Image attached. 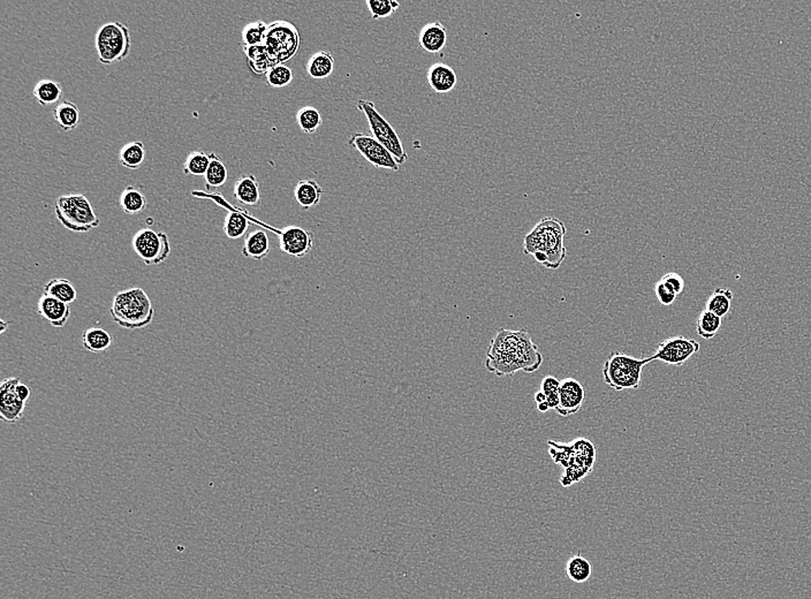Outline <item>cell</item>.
<instances>
[{
    "label": "cell",
    "mask_w": 811,
    "mask_h": 599,
    "mask_svg": "<svg viewBox=\"0 0 811 599\" xmlns=\"http://www.w3.org/2000/svg\"><path fill=\"white\" fill-rule=\"evenodd\" d=\"M0 325H1V328H0V333H4V332L6 331L7 328H8V323H6L5 321H1Z\"/></svg>",
    "instance_id": "46"
},
{
    "label": "cell",
    "mask_w": 811,
    "mask_h": 599,
    "mask_svg": "<svg viewBox=\"0 0 811 599\" xmlns=\"http://www.w3.org/2000/svg\"><path fill=\"white\" fill-rule=\"evenodd\" d=\"M250 223L246 215L236 211H230L225 218L224 233L231 240H238L246 235Z\"/></svg>",
    "instance_id": "33"
},
{
    "label": "cell",
    "mask_w": 811,
    "mask_h": 599,
    "mask_svg": "<svg viewBox=\"0 0 811 599\" xmlns=\"http://www.w3.org/2000/svg\"><path fill=\"white\" fill-rule=\"evenodd\" d=\"M419 42L423 50L429 54H438L448 43V29L442 22H430L421 29Z\"/></svg>",
    "instance_id": "18"
},
{
    "label": "cell",
    "mask_w": 811,
    "mask_h": 599,
    "mask_svg": "<svg viewBox=\"0 0 811 599\" xmlns=\"http://www.w3.org/2000/svg\"><path fill=\"white\" fill-rule=\"evenodd\" d=\"M37 314L54 328H64L71 317L72 310L69 304L44 293L38 300Z\"/></svg>",
    "instance_id": "16"
},
{
    "label": "cell",
    "mask_w": 811,
    "mask_h": 599,
    "mask_svg": "<svg viewBox=\"0 0 811 599\" xmlns=\"http://www.w3.org/2000/svg\"><path fill=\"white\" fill-rule=\"evenodd\" d=\"M307 73L311 78L323 80L329 78L334 71V58L329 51H320L313 54L307 64Z\"/></svg>",
    "instance_id": "24"
},
{
    "label": "cell",
    "mask_w": 811,
    "mask_h": 599,
    "mask_svg": "<svg viewBox=\"0 0 811 599\" xmlns=\"http://www.w3.org/2000/svg\"><path fill=\"white\" fill-rule=\"evenodd\" d=\"M721 328V319L718 316L708 312V310H703L699 314V319H697L696 330L699 337L710 340L712 338H715L716 334L718 333L719 328Z\"/></svg>",
    "instance_id": "36"
},
{
    "label": "cell",
    "mask_w": 811,
    "mask_h": 599,
    "mask_svg": "<svg viewBox=\"0 0 811 599\" xmlns=\"http://www.w3.org/2000/svg\"><path fill=\"white\" fill-rule=\"evenodd\" d=\"M119 203L127 215H139L144 213L148 206V201L144 194L134 186L124 188L119 197Z\"/></svg>",
    "instance_id": "26"
},
{
    "label": "cell",
    "mask_w": 811,
    "mask_h": 599,
    "mask_svg": "<svg viewBox=\"0 0 811 599\" xmlns=\"http://www.w3.org/2000/svg\"><path fill=\"white\" fill-rule=\"evenodd\" d=\"M585 400V387L581 383L574 378H565L560 381L559 405L554 410L564 417L573 415L581 409Z\"/></svg>",
    "instance_id": "15"
},
{
    "label": "cell",
    "mask_w": 811,
    "mask_h": 599,
    "mask_svg": "<svg viewBox=\"0 0 811 599\" xmlns=\"http://www.w3.org/2000/svg\"><path fill=\"white\" fill-rule=\"evenodd\" d=\"M53 117L62 131H74L81 122V112L78 105L71 100L60 102L53 109Z\"/></svg>",
    "instance_id": "22"
},
{
    "label": "cell",
    "mask_w": 811,
    "mask_h": 599,
    "mask_svg": "<svg viewBox=\"0 0 811 599\" xmlns=\"http://www.w3.org/2000/svg\"><path fill=\"white\" fill-rule=\"evenodd\" d=\"M349 147L358 150L364 160L377 169H386L390 171H399V165L389 150L380 144L373 135L364 131H358L351 135Z\"/></svg>",
    "instance_id": "11"
},
{
    "label": "cell",
    "mask_w": 811,
    "mask_h": 599,
    "mask_svg": "<svg viewBox=\"0 0 811 599\" xmlns=\"http://www.w3.org/2000/svg\"><path fill=\"white\" fill-rule=\"evenodd\" d=\"M133 249L146 266H159L171 254V244L164 232H156L151 228H142L134 235Z\"/></svg>",
    "instance_id": "10"
},
{
    "label": "cell",
    "mask_w": 811,
    "mask_h": 599,
    "mask_svg": "<svg viewBox=\"0 0 811 599\" xmlns=\"http://www.w3.org/2000/svg\"><path fill=\"white\" fill-rule=\"evenodd\" d=\"M267 85L272 88H284L291 85L294 78L292 69H289L288 66L285 64H280V65L272 66L267 74Z\"/></svg>",
    "instance_id": "38"
},
{
    "label": "cell",
    "mask_w": 811,
    "mask_h": 599,
    "mask_svg": "<svg viewBox=\"0 0 811 599\" xmlns=\"http://www.w3.org/2000/svg\"><path fill=\"white\" fill-rule=\"evenodd\" d=\"M267 25L264 21H255L243 28V47H258L264 43L267 36Z\"/></svg>",
    "instance_id": "37"
},
{
    "label": "cell",
    "mask_w": 811,
    "mask_h": 599,
    "mask_svg": "<svg viewBox=\"0 0 811 599\" xmlns=\"http://www.w3.org/2000/svg\"><path fill=\"white\" fill-rule=\"evenodd\" d=\"M227 179H228V170H227L225 162L216 153H211L210 165H209L208 171L204 175L206 189L210 191L212 188H219L224 186Z\"/></svg>",
    "instance_id": "31"
},
{
    "label": "cell",
    "mask_w": 811,
    "mask_h": 599,
    "mask_svg": "<svg viewBox=\"0 0 811 599\" xmlns=\"http://www.w3.org/2000/svg\"><path fill=\"white\" fill-rule=\"evenodd\" d=\"M428 85L437 94H448L457 87V76L454 69L445 64L437 63L426 73Z\"/></svg>",
    "instance_id": "17"
},
{
    "label": "cell",
    "mask_w": 811,
    "mask_h": 599,
    "mask_svg": "<svg viewBox=\"0 0 811 599\" xmlns=\"http://www.w3.org/2000/svg\"><path fill=\"white\" fill-rule=\"evenodd\" d=\"M560 381L554 376H547L543 378L541 384V391L547 396V403L550 409H556L559 405Z\"/></svg>",
    "instance_id": "40"
},
{
    "label": "cell",
    "mask_w": 811,
    "mask_h": 599,
    "mask_svg": "<svg viewBox=\"0 0 811 599\" xmlns=\"http://www.w3.org/2000/svg\"><path fill=\"white\" fill-rule=\"evenodd\" d=\"M543 355L525 330L499 328L489 346L485 367L498 377L513 376L518 372H537Z\"/></svg>",
    "instance_id": "1"
},
{
    "label": "cell",
    "mask_w": 811,
    "mask_h": 599,
    "mask_svg": "<svg viewBox=\"0 0 811 599\" xmlns=\"http://www.w3.org/2000/svg\"><path fill=\"white\" fill-rule=\"evenodd\" d=\"M98 60L103 65L122 61L131 52V32L122 22H109L102 25L96 34Z\"/></svg>",
    "instance_id": "8"
},
{
    "label": "cell",
    "mask_w": 811,
    "mask_h": 599,
    "mask_svg": "<svg viewBox=\"0 0 811 599\" xmlns=\"http://www.w3.org/2000/svg\"><path fill=\"white\" fill-rule=\"evenodd\" d=\"M323 188L318 182L313 179H303L296 184L294 189V197L298 206L303 209H310L313 206H320V200L323 196Z\"/></svg>",
    "instance_id": "20"
},
{
    "label": "cell",
    "mask_w": 811,
    "mask_h": 599,
    "mask_svg": "<svg viewBox=\"0 0 811 599\" xmlns=\"http://www.w3.org/2000/svg\"><path fill=\"white\" fill-rule=\"evenodd\" d=\"M270 239L267 232L263 230H256L247 235L243 248V255L247 259L261 261L270 254Z\"/></svg>",
    "instance_id": "21"
},
{
    "label": "cell",
    "mask_w": 811,
    "mask_h": 599,
    "mask_svg": "<svg viewBox=\"0 0 811 599\" xmlns=\"http://www.w3.org/2000/svg\"><path fill=\"white\" fill-rule=\"evenodd\" d=\"M234 197L240 203L258 206L261 202V191L255 175H243L236 180L234 184Z\"/></svg>",
    "instance_id": "19"
},
{
    "label": "cell",
    "mask_w": 811,
    "mask_h": 599,
    "mask_svg": "<svg viewBox=\"0 0 811 599\" xmlns=\"http://www.w3.org/2000/svg\"><path fill=\"white\" fill-rule=\"evenodd\" d=\"M243 52L246 54L249 69L256 75L267 74V71L272 67L270 59L267 56L264 45L258 47H243Z\"/></svg>",
    "instance_id": "32"
},
{
    "label": "cell",
    "mask_w": 811,
    "mask_h": 599,
    "mask_svg": "<svg viewBox=\"0 0 811 599\" xmlns=\"http://www.w3.org/2000/svg\"><path fill=\"white\" fill-rule=\"evenodd\" d=\"M146 149L141 141H133L124 144L119 153V160L126 169L139 170L144 165Z\"/></svg>",
    "instance_id": "27"
},
{
    "label": "cell",
    "mask_w": 811,
    "mask_h": 599,
    "mask_svg": "<svg viewBox=\"0 0 811 599\" xmlns=\"http://www.w3.org/2000/svg\"><path fill=\"white\" fill-rule=\"evenodd\" d=\"M82 343L91 353H104L112 346V334L102 328H89L82 333Z\"/></svg>",
    "instance_id": "23"
},
{
    "label": "cell",
    "mask_w": 811,
    "mask_h": 599,
    "mask_svg": "<svg viewBox=\"0 0 811 599\" xmlns=\"http://www.w3.org/2000/svg\"><path fill=\"white\" fill-rule=\"evenodd\" d=\"M535 401L537 403V405H539V403H547V396H544V393H543L541 390L537 391L536 394H535Z\"/></svg>",
    "instance_id": "44"
},
{
    "label": "cell",
    "mask_w": 811,
    "mask_h": 599,
    "mask_svg": "<svg viewBox=\"0 0 811 599\" xmlns=\"http://www.w3.org/2000/svg\"><path fill=\"white\" fill-rule=\"evenodd\" d=\"M368 10L373 20L386 19L393 16L400 4L395 0H368Z\"/></svg>",
    "instance_id": "39"
},
{
    "label": "cell",
    "mask_w": 811,
    "mask_h": 599,
    "mask_svg": "<svg viewBox=\"0 0 811 599\" xmlns=\"http://www.w3.org/2000/svg\"><path fill=\"white\" fill-rule=\"evenodd\" d=\"M54 213L60 224L75 233H88L100 224L91 201L82 194L58 197Z\"/></svg>",
    "instance_id": "6"
},
{
    "label": "cell",
    "mask_w": 811,
    "mask_h": 599,
    "mask_svg": "<svg viewBox=\"0 0 811 599\" xmlns=\"http://www.w3.org/2000/svg\"><path fill=\"white\" fill-rule=\"evenodd\" d=\"M110 314L119 326L135 331L153 323L155 308L144 288L133 287L117 293Z\"/></svg>",
    "instance_id": "4"
},
{
    "label": "cell",
    "mask_w": 811,
    "mask_h": 599,
    "mask_svg": "<svg viewBox=\"0 0 811 599\" xmlns=\"http://www.w3.org/2000/svg\"><path fill=\"white\" fill-rule=\"evenodd\" d=\"M35 98L42 107H49L56 104L62 100V87L59 82L52 81L49 78H44L38 81L33 91Z\"/></svg>",
    "instance_id": "25"
},
{
    "label": "cell",
    "mask_w": 811,
    "mask_h": 599,
    "mask_svg": "<svg viewBox=\"0 0 811 599\" xmlns=\"http://www.w3.org/2000/svg\"><path fill=\"white\" fill-rule=\"evenodd\" d=\"M660 280L663 281V284L667 286V287L670 288L672 292H675L677 295H680V294L684 292V280L678 273L670 272V273H666L665 275H663V278L660 279Z\"/></svg>",
    "instance_id": "42"
},
{
    "label": "cell",
    "mask_w": 811,
    "mask_h": 599,
    "mask_svg": "<svg viewBox=\"0 0 811 599\" xmlns=\"http://www.w3.org/2000/svg\"><path fill=\"white\" fill-rule=\"evenodd\" d=\"M701 345L699 341L688 339L684 336L668 338L663 340L657 347L656 353L653 354L655 360L666 364L681 367L684 362L695 354L699 353Z\"/></svg>",
    "instance_id": "12"
},
{
    "label": "cell",
    "mask_w": 811,
    "mask_h": 599,
    "mask_svg": "<svg viewBox=\"0 0 811 599\" xmlns=\"http://www.w3.org/2000/svg\"><path fill=\"white\" fill-rule=\"evenodd\" d=\"M549 454L556 465H563L565 473L560 478V484L565 487L581 481L594 469L596 449L587 438L580 437L568 444L547 441Z\"/></svg>",
    "instance_id": "3"
},
{
    "label": "cell",
    "mask_w": 811,
    "mask_h": 599,
    "mask_svg": "<svg viewBox=\"0 0 811 599\" xmlns=\"http://www.w3.org/2000/svg\"><path fill=\"white\" fill-rule=\"evenodd\" d=\"M567 228L559 219H542L523 240V251L536 262L551 270L559 268L567 257L565 237Z\"/></svg>",
    "instance_id": "2"
},
{
    "label": "cell",
    "mask_w": 811,
    "mask_h": 599,
    "mask_svg": "<svg viewBox=\"0 0 811 599\" xmlns=\"http://www.w3.org/2000/svg\"><path fill=\"white\" fill-rule=\"evenodd\" d=\"M653 361V356L636 359L620 352H612L604 362V381L614 391L636 390L642 381V370Z\"/></svg>",
    "instance_id": "5"
},
{
    "label": "cell",
    "mask_w": 811,
    "mask_h": 599,
    "mask_svg": "<svg viewBox=\"0 0 811 599\" xmlns=\"http://www.w3.org/2000/svg\"><path fill=\"white\" fill-rule=\"evenodd\" d=\"M537 409L541 413H545L547 412V410H550V407H549V405H547V403H543L537 405Z\"/></svg>",
    "instance_id": "45"
},
{
    "label": "cell",
    "mask_w": 811,
    "mask_h": 599,
    "mask_svg": "<svg viewBox=\"0 0 811 599\" xmlns=\"http://www.w3.org/2000/svg\"><path fill=\"white\" fill-rule=\"evenodd\" d=\"M44 293L54 297V299L59 300V301L66 303V304H72V303L78 299L76 288H75L74 285H73L69 279H51V280L45 285Z\"/></svg>",
    "instance_id": "28"
},
{
    "label": "cell",
    "mask_w": 811,
    "mask_h": 599,
    "mask_svg": "<svg viewBox=\"0 0 811 599\" xmlns=\"http://www.w3.org/2000/svg\"><path fill=\"white\" fill-rule=\"evenodd\" d=\"M280 250L288 256L302 259L314 249V233L300 226H286L277 232Z\"/></svg>",
    "instance_id": "13"
},
{
    "label": "cell",
    "mask_w": 811,
    "mask_h": 599,
    "mask_svg": "<svg viewBox=\"0 0 811 599\" xmlns=\"http://www.w3.org/2000/svg\"><path fill=\"white\" fill-rule=\"evenodd\" d=\"M593 574L591 562L581 554H576L566 562V575L574 583H585Z\"/></svg>",
    "instance_id": "29"
},
{
    "label": "cell",
    "mask_w": 811,
    "mask_h": 599,
    "mask_svg": "<svg viewBox=\"0 0 811 599\" xmlns=\"http://www.w3.org/2000/svg\"><path fill=\"white\" fill-rule=\"evenodd\" d=\"M20 381L19 378H6L0 385V418L4 422L16 423L23 416L27 403H22L16 392Z\"/></svg>",
    "instance_id": "14"
},
{
    "label": "cell",
    "mask_w": 811,
    "mask_h": 599,
    "mask_svg": "<svg viewBox=\"0 0 811 599\" xmlns=\"http://www.w3.org/2000/svg\"><path fill=\"white\" fill-rule=\"evenodd\" d=\"M655 294H656L658 302L663 304V306H671V304L675 303L677 297H678V295H677L675 292H672L667 286L663 284L662 280H659L656 286H655Z\"/></svg>",
    "instance_id": "41"
},
{
    "label": "cell",
    "mask_w": 811,
    "mask_h": 599,
    "mask_svg": "<svg viewBox=\"0 0 811 599\" xmlns=\"http://www.w3.org/2000/svg\"><path fill=\"white\" fill-rule=\"evenodd\" d=\"M733 297L734 294L732 290L716 288L706 301V309L723 319L730 312Z\"/></svg>",
    "instance_id": "30"
},
{
    "label": "cell",
    "mask_w": 811,
    "mask_h": 599,
    "mask_svg": "<svg viewBox=\"0 0 811 599\" xmlns=\"http://www.w3.org/2000/svg\"><path fill=\"white\" fill-rule=\"evenodd\" d=\"M296 122L305 134H314L323 124L320 111L313 107H305L296 113Z\"/></svg>",
    "instance_id": "35"
},
{
    "label": "cell",
    "mask_w": 811,
    "mask_h": 599,
    "mask_svg": "<svg viewBox=\"0 0 811 599\" xmlns=\"http://www.w3.org/2000/svg\"><path fill=\"white\" fill-rule=\"evenodd\" d=\"M358 111L363 113L369 124L370 134L380 144L389 150L399 165L407 162L408 155L404 149V144L399 138L398 133L390 125V122L378 112L376 105L370 100H360L356 103Z\"/></svg>",
    "instance_id": "9"
},
{
    "label": "cell",
    "mask_w": 811,
    "mask_h": 599,
    "mask_svg": "<svg viewBox=\"0 0 811 599\" xmlns=\"http://www.w3.org/2000/svg\"><path fill=\"white\" fill-rule=\"evenodd\" d=\"M210 160H211V153L206 151H192L185 160V174L204 177L210 165Z\"/></svg>",
    "instance_id": "34"
},
{
    "label": "cell",
    "mask_w": 811,
    "mask_h": 599,
    "mask_svg": "<svg viewBox=\"0 0 811 599\" xmlns=\"http://www.w3.org/2000/svg\"><path fill=\"white\" fill-rule=\"evenodd\" d=\"M301 44L300 32L291 22L277 20L267 25L264 45L271 66L285 64L298 54Z\"/></svg>",
    "instance_id": "7"
},
{
    "label": "cell",
    "mask_w": 811,
    "mask_h": 599,
    "mask_svg": "<svg viewBox=\"0 0 811 599\" xmlns=\"http://www.w3.org/2000/svg\"><path fill=\"white\" fill-rule=\"evenodd\" d=\"M16 396L21 400L22 403H28L31 396L30 387H29L28 385H25V383L20 381L18 386H16Z\"/></svg>",
    "instance_id": "43"
}]
</instances>
